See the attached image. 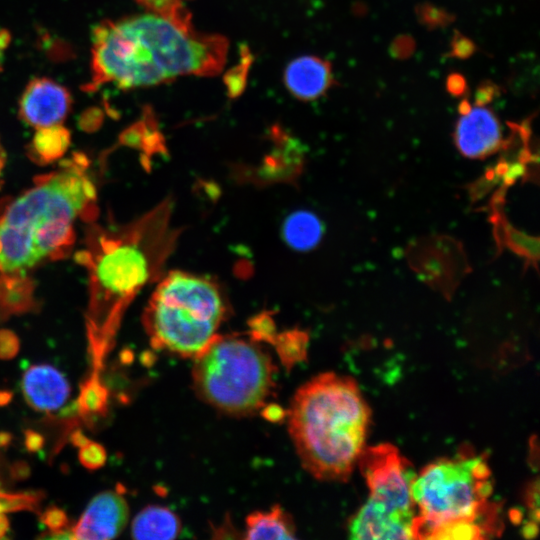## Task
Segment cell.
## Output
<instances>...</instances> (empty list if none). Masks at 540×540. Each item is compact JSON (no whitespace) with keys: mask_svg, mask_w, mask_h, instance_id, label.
Masks as SVG:
<instances>
[{"mask_svg":"<svg viewBox=\"0 0 540 540\" xmlns=\"http://www.w3.org/2000/svg\"><path fill=\"white\" fill-rule=\"evenodd\" d=\"M245 539H294L296 527L292 517L279 505L266 511H255L245 520Z\"/></svg>","mask_w":540,"mask_h":540,"instance_id":"9a60e30c","label":"cell"},{"mask_svg":"<svg viewBox=\"0 0 540 540\" xmlns=\"http://www.w3.org/2000/svg\"><path fill=\"white\" fill-rule=\"evenodd\" d=\"M252 340L273 343L277 333L275 325L270 317L260 316L252 320L251 325Z\"/></svg>","mask_w":540,"mask_h":540,"instance_id":"603a6c76","label":"cell"},{"mask_svg":"<svg viewBox=\"0 0 540 540\" xmlns=\"http://www.w3.org/2000/svg\"><path fill=\"white\" fill-rule=\"evenodd\" d=\"M181 521L169 508L149 505L133 519L131 536L141 540L175 539L181 533Z\"/></svg>","mask_w":540,"mask_h":540,"instance_id":"5bb4252c","label":"cell"},{"mask_svg":"<svg viewBox=\"0 0 540 540\" xmlns=\"http://www.w3.org/2000/svg\"><path fill=\"white\" fill-rule=\"evenodd\" d=\"M71 105L72 97L66 87L50 78L38 77L25 87L19 101V115L38 129L61 124Z\"/></svg>","mask_w":540,"mask_h":540,"instance_id":"9c48e42d","label":"cell"},{"mask_svg":"<svg viewBox=\"0 0 540 540\" xmlns=\"http://www.w3.org/2000/svg\"><path fill=\"white\" fill-rule=\"evenodd\" d=\"M41 523L50 532V538H72L69 519L65 511L57 506H50L40 515Z\"/></svg>","mask_w":540,"mask_h":540,"instance_id":"ffe728a7","label":"cell"},{"mask_svg":"<svg viewBox=\"0 0 540 540\" xmlns=\"http://www.w3.org/2000/svg\"><path fill=\"white\" fill-rule=\"evenodd\" d=\"M330 64L312 55L298 57L285 68L284 84L287 90L297 99L316 100L332 85Z\"/></svg>","mask_w":540,"mask_h":540,"instance_id":"4fadbf2b","label":"cell"},{"mask_svg":"<svg viewBox=\"0 0 540 540\" xmlns=\"http://www.w3.org/2000/svg\"><path fill=\"white\" fill-rule=\"evenodd\" d=\"M44 436L37 431L27 429L24 432V444L28 451L38 452L44 446Z\"/></svg>","mask_w":540,"mask_h":540,"instance_id":"d4e9b609","label":"cell"},{"mask_svg":"<svg viewBox=\"0 0 540 540\" xmlns=\"http://www.w3.org/2000/svg\"><path fill=\"white\" fill-rule=\"evenodd\" d=\"M370 409L357 383L322 373L294 394L286 418L303 468L322 481H346L364 449Z\"/></svg>","mask_w":540,"mask_h":540,"instance_id":"277c9868","label":"cell"},{"mask_svg":"<svg viewBox=\"0 0 540 540\" xmlns=\"http://www.w3.org/2000/svg\"><path fill=\"white\" fill-rule=\"evenodd\" d=\"M276 366L254 340L218 335L194 358L196 394L220 412L248 416L260 412L275 388Z\"/></svg>","mask_w":540,"mask_h":540,"instance_id":"52a82bcc","label":"cell"},{"mask_svg":"<svg viewBox=\"0 0 540 540\" xmlns=\"http://www.w3.org/2000/svg\"><path fill=\"white\" fill-rule=\"evenodd\" d=\"M281 363L289 370L307 356L308 335L300 330L277 334L273 343Z\"/></svg>","mask_w":540,"mask_h":540,"instance_id":"d6986e66","label":"cell"},{"mask_svg":"<svg viewBox=\"0 0 540 540\" xmlns=\"http://www.w3.org/2000/svg\"><path fill=\"white\" fill-rule=\"evenodd\" d=\"M89 440L80 429L73 431L70 435L71 443L78 448L86 444Z\"/></svg>","mask_w":540,"mask_h":540,"instance_id":"83f0119b","label":"cell"},{"mask_svg":"<svg viewBox=\"0 0 540 540\" xmlns=\"http://www.w3.org/2000/svg\"><path fill=\"white\" fill-rule=\"evenodd\" d=\"M21 390L31 408L47 414L62 408L71 391L63 373L49 364L29 366L22 376Z\"/></svg>","mask_w":540,"mask_h":540,"instance_id":"7c38bea8","label":"cell"},{"mask_svg":"<svg viewBox=\"0 0 540 540\" xmlns=\"http://www.w3.org/2000/svg\"><path fill=\"white\" fill-rule=\"evenodd\" d=\"M149 11L161 13L178 18H189L188 12L184 8L186 0H137Z\"/></svg>","mask_w":540,"mask_h":540,"instance_id":"7402d4cb","label":"cell"},{"mask_svg":"<svg viewBox=\"0 0 540 540\" xmlns=\"http://www.w3.org/2000/svg\"><path fill=\"white\" fill-rule=\"evenodd\" d=\"M369 497L349 524L353 539H418L411 463L391 444L364 448L358 459Z\"/></svg>","mask_w":540,"mask_h":540,"instance_id":"ba28073f","label":"cell"},{"mask_svg":"<svg viewBox=\"0 0 540 540\" xmlns=\"http://www.w3.org/2000/svg\"><path fill=\"white\" fill-rule=\"evenodd\" d=\"M227 52L224 37L196 32L190 18L149 11L106 20L93 29L91 79L85 89L104 84L130 89L179 76L214 75Z\"/></svg>","mask_w":540,"mask_h":540,"instance_id":"7a4b0ae2","label":"cell"},{"mask_svg":"<svg viewBox=\"0 0 540 540\" xmlns=\"http://www.w3.org/2000/svg\"><path fill=\"white\" fill-rule=\"evenodd\" d=\"M227 313L218 284L189 272L170 271L158 279L142 323L152 347L194 359L219 335Z\"/></svg>","mask_w":540,"mask_h":540,"instance_id":"8992f818","label":"cell"},{"mask_svg":"<svg viewBox=\"0 0 540 540\" xmlns=\"http://www.w3.org/2000/svg\"><path fill=\"white\" fill-rule=\"evenodd\" d=\"M10 40V35L5 31H0V70L2 67V58H3V51L8 45Z\"/></svg>","mask_w":540,"mask_h":540,"instance_id":"f1b7e54d","label":"cell"},{"mask_svg":"<svg viewBox=\"0 0 540 540\" xmlns=\"http://www.w3.org/2000/svg\"><path fill=\"white\" fill-rule=\"evenodd\" d=\"M262 416L272 422H279L286 418L287 411L277 404H265L260 410Z\"/></svg>","mask_w":540,"mask_h":540,"instance_id":"484cf974","label":"cell"},{"mask_svg":"<svg viewBox=\"0 0 540 540\" xmlns=\"http://www.w3.org/2000/svg\"><path fill=\"white\" fill-rule=\"evenodd\" d=\"M78 458L83 467L88 470H97L104 466L107 460L105 448L92 440L79 447Z\"/></svg>","mask_w":540,"mask_h":540,"instance_id":"44dd1931","label":"cell"},{"mask_svg":"<svg viewBox=\"0 0 540 540\" xmlns=\"http://www.w3.org/2000/svg\"><path fill=\"white\" fill-rule=\"evenodd\" d=\"M109 406V390L100 377V372L92 370L81 383L76 401L79 416L87 424L105 417Z\"/></svg>","mask_w":540,"mask_h":540,"instance_id":"2e32d148","label":"cell"},{"mask_svg":"<svg viewBox=\"0 0 540 540\" xmlns=\"http://www.w3.org/2000/svg\"><path fill=\"white\" fill-rule=\"evenodd\" d=\"M12 437L10 434L6 432H0V446L4 447L8 445L11 441Z\"/></svg>","mask_w":540,"mask_h":540,"instance_id":"f546056e","label":"cell"},{"mask_svg":"<svg viewBox=\"0 0 540 540\" xmlns=\"http://www.w3.org/2000/svg\"><path fill=\"white\" fill-rule=\"evenodd\" d=\"M69 144L70 133L61 124L38 128L30 144V154L38 162L49 163L61 157Z\"/></svg>","mask_w":540,"mask_h":540,"instance_id":"ac0fdd59","label":"cell"},{"mask_svg":"<svg viewBox=\"0 0 540 540\" xmlns=\"http://www.w3.org/2000/svg\"><path fill=\"white\" fill-rule=\"evenodd\" d=\"M84 156H74L7 203L0 212V276L27 279L29 271L64 257L77 220L94 221L96 190Z\"/></svg>","mask_w":540,"mask_h":540,"instance_id":"3957f363","label":"cell"},{"mask_svg":"<svg viewBox=\"0 0 540 540\" xmlns=\"http://www.w3.org/2000/svg\"><path fill=\"white\" fill-rule=\"evenodd\" d=\"M28 466L24 462L16 463L12 468V477L16 479H23L28 476Z\"/></svg>","mask_w":540,"mask_h":540,"instance_id":"4316f807","label":"cell"},{"mask_svg":"<svg viewBox=\"0 0 540 540\" xmlns=\"http://www.w3.org/2000/svg\"><path fill=\"white\" fill-rule=\"evenodd\" d=\"M129 507L117 491L97 494L71 527L73 539L107 540L116 538L125 528Z\"/></svg>","mask_w":540,"mask_h":540,"instance_id":"8fae6325","label":"cell"},{"mask_svg":"<svg viewBox=\"0 0 540 540\" xmlns=\"http://www.w3.org/2000/svg\"><path fill=\"white\" fill-rule=\"evenodd\" d=\"M1 491H2V490L0 489V493H1ZM1 514H3V513L0 511V515H1Z\"/></svg>","mask_w":540,"mask_h":540,"instance_id":"1f68e13d","label":"cell"},{"mask_svg":"<svg viewBox=\"0 0 540 540\" xmlns=\"http://www.w3.org/2000/svg\"><path fill=\"white\" fill-rule=\"evenodd\" d=\"M492 491L483 456L464 451L427 465L411 486L418 539H483L498 532Z\"/></svg>","mask_w":540,"mask_h":540,"instance_id":"5b68a950","label":"cell"},{"mask_svg":"<svg viewBox=\"0 0 540 540\" xmlns=\"http://www.w3.org/2000/svg\"><path fill=\"white\" fill-rule=\"evenodd\" d=\"M171 217L172 203L164 200L125 225L92 221L87 227L85 247L76 259L88 272L85 322L92 370L101 372L129 304L160 278L179 235Z\"/></svg>","mask_w":540,"mask_h":540,"instance_id":"6da1fadb","label":"cell"},{"mask_svg":"<svg viewBox=\"0 0 540 540\" xmlns=\"http://www.w3.org/2000/svg\"><path fill=\"white\" fill-rule=\"evenodd\" d=\"M20 349L18 337L9 330H0V359L14 358Z\"/></svg>","mask_w":540,"mask_h":540,"instance_id":"cb8c5ba5","label":"cell"},{"mask_svg":"<svg viewBox=\"0 0 540 540\" xmlns=\"http://www.w3.org/2000/svg\"><path fill=\"white\" fill-rule=\"evenodd\" d=\"M322 235L323 225L311 212H296L284 224V238L297 250L306 251L314 248Z\"/></svg>","mask_w":540,"mask_h":540,"instance_id":"e0dca14e","label":"cell"},{"mask_svg":"<svg viewBox=\"0 0 540 540\" xmlns=\"http://www.w3.org/2000/svg\"><path fill=\"white\" fill-rule=\"evenodd\" d=\"M3 165H4V154H3V149L0 145V172H1V169L3 168Z\"/></svg>","mask_w":540,"mask_h":540,"instance_id":"4dcf8cb0","label":"cell"},{"mask_svg":"<svg viewBox=\"0 0 540 540\" xmlns=\"http://www.w3.org/2000/svg\"><path fill=\"white\" fill-rule=\"evenodd\" d=\"M459 152L471 159H483L496 153L503 141L499 119L485 106H467L454 131Z\"/></svg>","mask_w":540,"mask_h":540,"instance_id":"30bf717a","label":"cell"}]
</instances>
